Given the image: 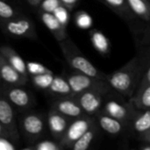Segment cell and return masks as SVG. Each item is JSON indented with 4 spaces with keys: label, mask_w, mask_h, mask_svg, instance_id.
Listing matches in <instances>:
<instances>
[{
    "label": "cell",
    "mask_w": 150,
    "mask_h": 150,
    "mask_svg": "<svg viewBox=\"0 0 150 150\" xmlns=\"http://www.w3.org/2000/svg\"><path fill=\"white\" fill-rule=\"evenodd\" d=\"M62 4L60 0H42L40 4L42 11L54 12V11Z\"/></svg>",
    "instance_id": "obj_30"
},
{
    "label": "cell",
    "mask_w": 150,
    "mask_h": 150,
    "mask_svg": "<svg viewBox=\"0 0 150 150\" xmlns=\"http://www.w3.org/2000/svg\"><path fill=\"white\" fill-rule=\"evenodd\" d=\"M102 112L120 120L126 126L127 131L137 109L134 108L128 98L112 90L105 96Z\"/></svg>",
    "instance_id": "obj_3"
},
{
    "label": "cell",
    "mask_w": 150,
    "mask_h": 150,
    "mask_svg": "<svg viewBox=\"0 0 150 150\" xmlns=\"http://www.w3.org/2000/svg\"><path fill=\"white\" fill-rule=\"evenodd\" d=\"M0 76H1V79L4 83L10 85L23 86L27 82V77L24 76L18 70H16L7 62V60L1 54H0Z\"/></svg>",
    "instance_id": "obj_14"
},
{
    "label": "cell",
    "mask_w": 150,
    "mask_h": 150,
    "mask_svg": "<svg viewBox=\"0 0 150 150\" xmlns=\"http://www.w3.org/2000/svg\"><path fill=\"white\" fill-rule=\"evenodd\" d=\"M150 129V110H137L127 131L138 140Z\"/></svg>",
    "instance_id": "obj_15"
},
{
    "label": "cell",
    "mask_w": 150,
    "mask_h": 150,
    "mask_svg": "<svg viewBox=\"0 0 150 150\" xmlns=\"http://www.w3.org/2000/svg\"><path fill=\"white\" fill-rule=\"evenodd\" d=\"M0 136L2 137H5V138H8L7 137V134H6V131L4 130V127L2 126V124L0 123Z\"/></svg>",
    "instance_id": "obj_34"
},
{
    "label": "cell",
    "mask_w": 150,
    "mask_h": 150,
    "mask_svg": "<svg viewBox=\"0 0 150 150\" xmlns=\"http://www.w3.org/2000/svg\"><path fill=\"white\" fill-rule=\"evenodd\" d=\"M76 25L80 28L87 29L89 28L92 24V19L89 14L83 11L77 12L76 14Z\"/></svg>",
    "instance_id": "obj_28"
},
{
    "label": "cell",
    "mask_w": 150,
    "mask_h": 150,
    "mask_svg": "<svg viewBox=\"0 0 150 150\" xmlns=\"http://www.w3.org/2000/svg\"><path fill=\"white\" fill-rule=\"evenodd\" d=\"M16 147L11 140L0 136V150H15Z\"/></svg>",
    "instance_id": "obj_31"
},
{
    "label": "cell",
    "mask_w": 150,
    "mask_h": 150,
    "mask_svg": "<svg viewBox=\"0 0 150 150\" xmlns=\"http://www.w3.org/2000/svg\"><path fill=\"white\" fill-rule=\"evenodd\" d=\"M110 9H112L116 14L120 18L125 19L128 24L134 22L137 18L134 15L132 11L129 8L127 0H99Z\"/></svg>",
    "instance_id": "obj_19"
},
{
    "label": "cell",
    "mask_w": 150,
    "mask_h": 150,
    "mask_svg": "<svg viewBox=\"0 0 150 150\" xmlns=\"http://www.w3.org/2000/svg\"><path fill=\"white\" fill-rule=\"evenodd\" d=\"M100 127L97 124V121L72 145L71 149L73 150H87L92 144L94 140L98 134Z\"/></svg>",
    "instance_id": "obj_20"
},
{
    "label": "cell",
    "mask_w": 150,
    "mask_h": 150,
    "mask_svg": "<svg viewBox=\"0 0 150 150\" xmlns=\"http://www.w3.org/2000/svg\"><path fill=\"white\" fill-rule=\"evenodd\" d=\"M143 76L144 64L140 55L136 54L120 69L108 75L107 82L113 91L129 99Z\"/></svg>",
    "instance_id": "obj_1"
},
{
    "label": "cell",
    "mask_w": 150,
    "mask_h": 150,
    "mask_svg": "<svg viewBox=\"0 0 150 150\" xmlns=\"http://www.w3.org/2000/svg\"><path fill=\"white\" fill-rule=\"evenodd\" d=\"M25 149L33 150H62L64 149L59 142L53 141H41L37 142L36 144H32L31 146L25 148Z\"/></svg>",
    "instance_id": "obj_25"
},
{
    "label": "cell",
    "mask_w": 150,
    "mask_h": 150,
    "mask_svg": "<svg viewBox=\"0 0 150 150\" xmlns=\"http://www.w3.org/2000/svg\"><path fill=\"white\" fill-rule=\"evenodd\" d=\"M19 127L25 140L33 142L44 134L45 120L40 114L27 112L21 117Z\"/></svg>",
    "instance_id": "obj_6"
},
{
    "label": "cell",
    "mask_w": 150,
    "mask_h": 150,
    "mask_svg": "<svg viewBox=\"0 0 150 150\" xmlns=\"http://www.w3.org/2000/svg\"><path fill=\"white\" fill-rule=\"evenodd\" d=\"M26 69H27L28 74L31 76L40 75V74H45V73H53L52 70L47 69L43 64L35 62H28L26 63Z\"/></svg>",
    "instance_id": "obj_26"
},
{
    "label": "cell",
    "mask_w": 150,
    "mask_h": 150,
    "mask_svg": "<svg viewBox=\"0 0 150 150\" xmlns=\"http://www.w3.org/2000/svg\"><path fill=\"white\" fill-rule=\"evenodd\" d=\"M40 18L46 27L53 33L58 41L63 40L68 38L66 26H64L52 12L41 11Z\"/></svg>",
    "instance_id": "obj_17"
},
{
    "label": "cell",
    "mask_w": 150,
    "mask_h": 150,
    "mask_svg": "<svg viewBox=\"0 0 150 150\" xmlns=\"http://www.w3.org/2000/svg\"><path fill=\"white\" fill-rule=\"evenodd\" d=\"M53 14L55 16V18L64 25V26H67L68 23H69V10L66 6L61 4L59 7H57Z\"/></svg>",
    "instance_id": "obj_27"
},
{
    "label": "cell",
    "mask_w": 150,
    "mask_h": 150,
    "mask_svg": "<svg viewBox=\"0 0 150 150\" xmlns=\"http://www.w3.org/2000/svg\"><path fill=\"white\" fill-rule=\"evenodd\" d=\"M9 102L18 109H27L33 103L31 93L17 85H11L4 89L2 93Z\"/></svg>",
    "instance_id": "obj_11"
},
{
    "label": "cell",
    "mask_w": 150,
    "mask_h": 150,
    "mask_svg": "<svg viewBox=\"0 0 150 150\" xmlns=\"http://www.w3.org/2000/svg\"><path fill=\"white\" fill-rule=\"evenodd\" d=\"M70 123V119L64 116L61 112L54 109H51L47 116V125L50 133L53 137L60 142L63 137Z\"/></svg>",
    "instance_id": "obj_12"
},
{
    "label": "cell",
    "mask_w": 150,
    "mask_h": 150,
    "mask_svg": "<svg viewBox=\"0 0 150 150\" xmlns=\"http://www.w3.org/2000/svg\"><path fill=\"white\" fill-rule=\"evenodd\" d=\"M90 38L93 47L101 54H108L111 49V44L108 38L99 30L92 29L90 31Z\"/></svg>",
    "instance_id": "obj_22"
},
{
    "label": "cell",
    "mask_w": 150,
    "mask_h": 150,
    "mask_svg": "<svg viewBox=\"0 0 150 150\" xmlns=\"http://www.w3.org/2000/svg\"><path fill=\"white\" fill-rule=\"evenodd\" d=\"M139 140H140L142 142L150 143V129L146 133V134H144Z\"/></svg>",
    "instance_id": "obj_33"
},
{
    "label": "cell",
    "mask_w": 150,
    "mask_h": 150,
    "mask_svg": "<svg viewBox=\"0 0 150 150\" xmlns=\"http://www.w3.org/2000/svg\"><path fill=\"white\" fill-rule=\"evenodd\" d=\"M65 60L69 65L76 71L83 73L90 76L107 81L108 75L98 69L77 48V47L69 39L59 41Z\"/></svg>",
    "instance_id": "obj_2"
},
{
    "label": "cell",
    "mask_w": 150,
    "mask_h": 150,
    "mask_svg": "<svg viewBox=\"0 0 150 150\" xmlns=\"http://www.w3.org/2000/svg\"><path fill=\"white\" fill-rule=\"evenodd\" d=\"M28 2H29V4H31L32 5H34V6H36V5H39L40 3H41V1L42 0H27Z\"/></svg>",
    "instance_id": "obj_36"
},
{
    "label": "cell",
    "mask_w": 150,
    "mask_h": 150,
    "mask_svg": "<svg viewBox=\"0 0 150 150\" xmlns=\"http://www.w3.org/2000/svg\"><path fill=\"white\" fill-rule=\"evenodd\" d=\"M5 31L12 36L19 38L36 39L37 33L33 21L25 17H14L4 22Z\"/></svg>",
    "instance_id": "obj_9"
},
{
    "label": "cell",
    "mask_w": 150,
    "mask_h": 150,
    "mask_svg": "<svg viewBox=\"0 0 150 150\" xmlns=\"http://www.w3.org/2000/svg\"><path fill=\"white\" fill-rule=\"evenodd\" d=\"M66 79L69 83L74 96L88 90L99 91L105 93H108L112 90L107 81L98 79L78 71L68 75Z\"/></svg>",
    "instance_id": "obj_4"
},
{
    "label": "cell",
    "mask_w": 150,
    "mask_h": 150,
    "mask_svg": "<svg viewBox=\"0 0 150 150\" xmlns=\"http://www.w3.org/2000/svg\"><path fill=\"white\" fill-rule=\"evenodd\" d=\"M140 149L142 150H150V143L142 142V145L140 147Z\"/></svg>",
    "instance_id": "obj_35"
},
{
    "label": "cell",
    "mask_w": 150,
    "mask_h": 150,
    "mask_svg": "<svg viewBox=\"0 0 150 150\" xmlns=\"http://www.w3.org/2000/svg\"><path fill=\"white\" fill-rule=\"evenodd\" d=\"M0 123L6 131L8 139L14 143L18 142L20 135L14 110L11 104L3 94H0Z\"/></svg>",
    "instance_id": "obj_7"
},
{
    "label": "cell",
    "mask_w": 150,
    "mask_h": 150,
    "mask_svg": "<svg viewBox=\"0 0 150 150\" xmlns=\"http://www.w3.org/2000/svg\"><path fill=\"white\" fill-rule=\"evenodd\" d=\"M62 5L66 6L68 9H72L78 2V0H60Z\"/></svg>",
    "instance_id": "obj_32"
},
{
    "label": "cell",
    "mask_w": 150,
    "mask_h": 150,
    "mask_svg": "<svg viewBox=\"0 0 150 150\" xmlns=\"http://www.w3.org/2000/svg\"><path fill=\"white\" fill-rule=\"evenodd\" d=\"M95 119L100 129L108 134L117 136L127 131L126 126L120 120L105 113L102 111L95 116Z\"/></svg>",
    "instance_id": "obj_13"
},
{
    "label": "cell",
    "mask_w": 150,
    "mask_h": 150,
    "mask_svg": "<svg viewBox=\"0 0 150 150\" xmlns=\"http://www.w3.org/2000/svg\"><path fill=\"white\" fill-rule=\"evenodd\" d=\"M0 79H1V76H0Z\"/></svg>",
    "instance_id": "obj_37"
},
{
    "label": "cell",
    "mask_w": 150,
    "mask_h": 150,
    "mask_svg": "<svg viewBox=\"0 0 150 150\" xmlns=\"http://www.w3.org/2000/svg\"><path fill=\"white\" fill-rule=\"evenodd\" d=\"M54 78V75L53 73L35 75V76H32L31 77L33 83L37 88L41 89V90H48Z\"/></svg>",
    "instance_id": "obj_24"
},
{
    "label": "cell",
    "mask_w": 150,
    "mask_h": 150,
    "mask_svg": "<svg viewBox=\"0 0 150 150\" xmlns=\"http://www.w3.org/2000/svg\"><path fill=\"white\" fill-rule=\"evenodd\" d=\"M48 91L60 97H74L72 90L69 86V82L62 76H55L48 89Z\"/></svg>",
    "instance_id": "obj_23"
},
{
    "label": "cell",
    "mask_w": 150,
    "mask_h": 150,
    "mask_svg": "<svg viewBox=\"0 0 150 150\" xmlns=\"http://www.w3.org/2000/svg\"><path fill=\"white\" fill-rule=\"evenodd\" d=\"M15 15L16 11H14V9L6 2L0 0V18L4 20H8L14 18Z\"/></svg>",
    "instance_id": "obj_29"
},
{
    "label": "cell",
    "mask_w": 150,
    "mask_h": 150,
    "mask_svg": "<svg viewBox=\"0 0 150 150\" xmlns=\"http://www.w3.org/2000/svg\"><path fill=\"white\" fill-rule=\"evenodd\" d=\"M96 122L93 116L83 115L82 117L74 119L69 123L63 137L60 141L63 149H71L72 145Z\"/></svg>",
    "instance_id": "obj_5"
},
{
    "label": "cell",
    "mask_w": 150,
    "mask_h": 150,
    "mask_svg": "<svg viewBox=\"0 0 150 150\" xmlns=\"http://www.w3.org/2000/svg\"><path fill=\"white\" fill-rule=\"evenodd\" d=\"M105 94L107 93L95 90H88L74 96V98L85 114L95 117L102 111Z\"/></svg>",
    "instance_id": "obj_8"
},
{
    "label": "cell",
    "mask_w": 150,
    "mask_h": 150,
    "mask_svg": "<svg viewBox=\"0 0 150 150\" xmlns=\"http://www.w3.org/2000/svg\"><path fill=\"white\" fill-rule=\"evenodd\" d=\"M134 15L145 22H150V0H127Z\"/></svg>",
    "instance_id": "obj_21"
},
{
    "label": "cell",
    "mask_w": 150,
    "mask_h": 150,
    "mask_svg": "<svg viewBox=\"0 0 150 150\" xmlns=\"http://www.w3.org/2000/svg\"><path fill=\"white\" fill-rule=\"evenodd\" d=\"M52 108L70 120L86 115L74 97H61L53 102Z\"/></svg>",
    "instance_id": "obj_10"
},
{
    "label": "cell",
    "mask_w": 150,
    "mask_h": 150,
    "mask_svg": "<svg viewBox=\"0 0 150 150\" xmlns=\"http://www.w3.org/2000/svg\"><path fill=\"white\" fill-rule=\"evenodd\" d=\"M129 100L137 110H150V83L142 78Z\"/></svg>",
    "instance_id": "obj_16"
},
{
    "label": "cell",
    "mask_w": 150,
    "mask_h": 150,
    "mask_svg": "<svg viewBox=\"0 0 150 150\" xmlns=\"http://www.w3.org/2000/svg\"><path fill=\"white\" fill-rule=\"evenodd\" d=\"M0 54L3 55L7 60V62L21 75L25 77L28 76L26 63L13 48L9 46H2L0 47Z\"/></svg>",
    "instance_id": "obj_18"
}]
</instances>
